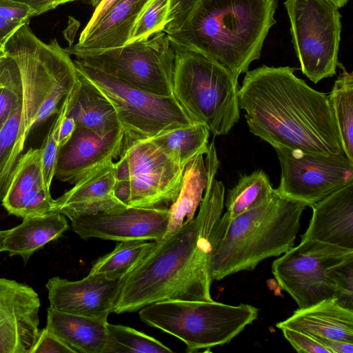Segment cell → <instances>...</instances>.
Here are the masks:
<instances>
[{"instance_id": "44dd1931", "label": "cell", "mask_w": 353, "mask_h": 353, "mask_svg": "<svg viewBox=\"0 0 353 353\" xmlns=\"http://www.w3.org/2000/svg\"><path fill=\"white\" fill-rule=\"evenodd\" d=\"M276 327L353 343V310L337 298L327 299L298 308L292 316L277 323Z\"/></svg>"}, {"instance_id": "ac0fdd59", "label": "cell", "mask_w": 353, "mask_h": 353, "mask_svg": "<svg viewBox=\"0 0 353 353\" xmlns=\"http://www.w3.org/2000/svg\"><path fill=\"white\" fill-rule=\"evenodd\" d=\"M116 167L113 161L96 168L59 198L54 199L52 212L70 221L125 206L115 194Z\"/></svg>"}, {"instance_id": "d4e9b609", "label": "cell", "mask_w": 353, "mask_h": 353, "mask_svg": "<svg viewBox=\"0 0 353 353\" xmlns=\"http://www.w3.org/2000/svg\"><path fill=\"white\" fill-rule=\"evenodd\" d=\"M77 73L79 81L71 94L66 115L72 117L77 126L101 135L120 128L113 105L92 84Z\"/></svg>"}, {"instance_id": "f35d334b", "label": "cell", "mask_w": 353, "mask_h": 353, "mask_svg": "<svg viewBox=\"0 0 353 353\" xmlns=\"http://www.w3.org/2000/svg\"><path fill=\"white\" fill-rule=\"evenodd\" d=\"M118 0H101V2L94 8V10L88 21L87 25L80 34L79 41L83 40L91 30L97 24V23L102 19L108 10Z\"/></svg>"}, {"instance_id": "7dc6e473", "label": "cell", "mask_w": 353, "mask_h": 353, "mask_svg": "<svg viewBox=\"0 0 353 353\" xmlns=\"http://www.w3.org/2000/svg\"><path fill=\"white\" fill-rule=\"evenodd\" d=\"M6 54V52H5V50H4L3 45L0 43V59H1L3 57H5Z\"/></svg>"}, {"instance_id": "2e32d148", "label": "cell", "mask_w": 353, "mask_h": 353, "mask_svg": "<svg viewBox=\"0 0 353 353\" xmlns=\"http://www.w3.org/2000/svg\"><path fill=\"white\" fill-rule=\"evenodd\" d=\"M123 279L103 274H88L83 279L69 281L59 276L48 280L50 307L63 312L108 319L114 312Z\"/></svg>"}, {"instance_id": "b9f144b4", "label": "cell", "mask_w": 353, "mask_h": 353, "mask_svg": "<svg viewBox=\"0 0 353 353\" xmlns=\"http://www.w3.org/2000/svg\"><path fill=\"white\" fill-rule=\"evenodd\" d=\"M25 23L9 21L0 16V43L4 45L13 33Z\"/></svg>"}, {"instance_id": "bcb514c9", "label": "cell", "mask_w": 353, "mask_h": 353, "mask_svg": "<svg viewBox=\"0 0 353 353\" xmlns=\"http://www.w3.org/2000/svg\"><path fill=\"white\" fill-rule=\"evenodd\" d=\"M77 1V0H56L54 3V8H56L59 5L64 4L65 3L71 2V1Z\"/></svg>"}, {"instance_id": "52a82bcc", "label": "cell", "mask_w": 353, "mask_h": 353, "mask_svg": "<svg viewBox=\"0 0 353 353\" xmlns=\"http://www.w3.org/2000/svg\"><path fill=\"white\" fill-rule=\"evenodd\" d=\"M272 272L299 308L332 298L352 302L353 249L301 241L273 261Z\"/></svg>"}, {"instance_id": "4dcf8cb0", "label": "cell", "mask_w": 353, "mask_h": 353, "mask_svg": "<svg viewBox=\"0 0 353 353\" xmlns=\"http://www.w3.org/2000/svg\"><path fill=\"white\" fill-rule=\"evenodd\" d=\"M108 337L103 353H172L159 341L132 327L108 323Z\"/></svg>"}, {"instance_id": "f6af8a7d", "label": "cell", "mask_w": 353, "mask_h": 353, "mask_svg": "<svg viewBox=\"0 0 353 353\" xmlns=\"http://www.w3.org/2000/svg\"><path fill=\"white\" fill-rule=\"evenodd\" d=\"M335 5L338 8L343 7L348 1V0H328Z\"/></svg>"}, {"instance_id": "ba28073f", "label": "cell", "mask_w": 353, "mask_h": 353, "mask_svg": "<svg viewBox=\"0 0 353 353\" xmlns=\"http://www.w3.org/2000/svg\"><path fill=\"white\" fill-rule=\"evenodd\" d=\"M139 311L142 321L181 340L188 352L229 343L258 317L259 308L210 301L167 300Z\"/></svg>"}, {"instance_id": "7a4b0ae2", "label": "cell", "mask_w": 353, "mask_h": 353, "mask_svg": "<svg viewBox=\"0 0 353 353\" xmlns=\"http://www.w3.org/2000/svg\"><path fill=\"white\" fill-rule=\"evenodd\" d=\"M296 70L262 65L245 72L238 96L250 132L274 148L343 152L327 94L298 78Z\"/></svg>"}, {"instance_id": "7c38bea8", "label": "cell", "mask_w": 353, "mask_h": 353, "mask_svg": "<svg viewBox=\"0 0 353 353\" xmlns=\"http://www.w3.org/2000/svg\"><path fill=\"white\" fill-rule=\"evenodd\" d=\"M114 163L116 181L128 186V206L170 208L177 199L184 169L151 139L124 141Z\"/></svg>"}, {"instance_id": "d590c367", "label": "cell", "mask_w": 353, "mask_h": 353, "mask_svg": "<svg viewBox=\"0 0 353 353\" xmlns=\"http://www.w3.org/2000/svg\"><path fill=\"white\" fill-rule=\"evenodd\" d=\"M283 336L299 353H329L312 336L290 328H281Z\"/></svg>"}, {"instance_id": "484cf974", "label": "cell", "mask_w": 353, "mask_h": 353, "mask_svg": "<svg viewBox=\"0 0 353 353\" xmlns=\"http://www.w3.org/2000/svg\"><path fill=\"white\" fill-rule=\"evenodd\" d=\"M204 155L199 154L185 167L179 194L170 207L168 232L176 230L194 217L208 183L209 171Z\"/></svg>"}, {"instance_id": "ffe728a7", "label": "cell", "mask_w": 353, "mask_h": 353, "mask_svg": "<svg viewBox=\"0 0 353 353\" xmlns=\"http://www.w3.org/2000/svg\"><path fill=\"white\" fill-rule=\"evenodd\" d=\"M311 208L312 216L301 241L317 240L353 249V183Z\"/></svg>"}, {"instance_id": "f546056e", "label": "cell", "mask_w": 353, "mask_h": 353, "mask_svg": "<svg viewBox=\"0 0 353 353\" xmlns=\"http://www.w3.org/2000/svg\"><path fill=\"white\" fill-rule=\"evenodd\" d=\"M119 242L111 252L93 265L89 274H103L110 279H123L151 249L154 241L134 239Z\"/></svg>"}, {"instance_id": "d6a6232c", "label": "cell", "mask_w": 353, "mask_h": 353, "mask_svg": "<svg viewBox=\"0 0 353 353\" xmlns=\"http://www.w3.org/2000/svg\"><path fill=\"white\" fill-rule=\"evenodd\" d=\"M22 99L23 88L18 67L14 59L6 54L0 59V128L22 103Z\"/></svg>"}, {"instance_id": "681fc988", "label": "cell", "mask_w": 353, "mask_h": 353, "mask_svg": "<svg viewBox=\"0 0 353 353\" xmlns=\"http://www.w3.org/2000/svg\"><path fill=\"white\" fill-rule=\"evenodd\" d=\"M50 1L51 3H52V6L53 9H54V2H55V1H56V0H50Z\"/></svg>"}, {"instance_id": "ab89813d", "label": "cell", "mask_w": 353, "mask_h": 353, "mask_svg": "<svg viewBox=\"0 0 353 353\" xmlns=\"http://www.w3.org/2000/svg\"><path fill=\"white\" fill-rule=\"evenodd\" d=\"M329 353H352L353 343L344 342L339 340L313 336Z\"/></svg>"}, {"instance_id": "9a60e30c", "label": "cell", "mask_w": 353, "mask_h": 353, "mask_svg": "<svg viewBox=\"0 0 353 353\" xmlns=\"http://www.w3.org/2000/svg\"><path fill=\"white\" fill-rule=\"evenodd\" d=\"M40 306L32 287L0 278V353H30L40 332Z\"/></svg>"}, {"instance_id": "8d00e7d4", "label": "cell", "mask_w": 353, "mask_h": 353, "mask_svg": "<svg viewBox=\"0 0 353 353\" xmlns=\"http://www.w3.org/2000/svg\"><path fill=\"white\" fill-rule=\"evenodd\" d=\"M30 353H74L46 327L40 330Z\"/></svg>"}, {"instance_id": "74e56055", "label": "cell", "mask_w": 353, "mask_h": 353, "mask_svg": "<svg viewBox=\"0 0 353 353\" xmlns=\"http://www.w3.org/2000/svg\"><path fill=\"white\" fill-rule=\"evenodd\" d=\"M0 16L11 21L26 23L34 17L26 4L14 0H0Z\"/></svg>"}, {"instance_id": "4316f807", "label": "cell", "mask_w": 353, "mask_h": 353, "mask_svg": "<svg viewBox=\"0 0 353 353\" xmlns=\"http://www.w3.org/2000/svg\"><path fill=\"white\" fill-rule=\"evenodd\" d=\"M209 136L210 131L204 125L195 123L165 132L150 139L185 169L196 156L207 154Z\"/></svg>"}, {"instance_id": "603a6c76", "label": "cell", "mask_w": 353, "mask_h": 353, "mask_svg": "<svg viewBox=\"0 0 353 353\" xmlns=\"http://www.w3.org/2000/svg\"><path fill=\"white\" fill-rule=\"evenodd\" d=\"M149 0H118L91 30L72 48L96 50L125 45L132 27Z\"/></svg>"}, {"instance_id": "ee69618b", "label": "cell", "mask_w": 353, "mask_h": 353, "mask_svg": "<svg viewBox=\"0 0 353 353\" xmlns=\"http://www.w3.org/2000/svg\"><path fill=\"white\" fill-rule=\"evenodd\" d=\"M7 230H0V252H3V242Z\"/></svg>"}, {"instance_id": "836d02e7", "label": "cell", "mask_w": 353, "mask_h": 353, "mask_svg": "<svg viewBox=\"0 0 353 353\" xmlns=\"http://www.w3.org/2000/svg\"><path fill=\"white\" fill-rule=\"evenodd\" d=\"M170 4L171 0H149L137 17L126 44L163 31L170 19Z\"/></svg>"}, {"instance_id": "9c48e42d", "label": "cell", "mask_w": 353, "mask_h": 353, "mask_svg": "<svg viewBox=\"0 0 353 353\" xmlns=\"http://www.w3.org/2000/svg\"><path fill=\"white\" fill-rule=\"evenodd\" d=\"M73 61L77 72L113 105L124 141L150 139L195 123L174 95L150 93L79 60Z\"/></svg>"}, {"instance_id": "f907efd6", "label": "cell", "mask_w": 353, "mask_h": 353, "mask_svg": "<svg viewBox=\"0 0 353 353\" xmlns=\"http://www.w3.org/2000/svg\"></svg>"}, {"instance_id": "277c9868", "label": "cell", "mask_w": 353, "mask_h": 353, "mask_svg": "<svg viewBox=\"0 0 353 353\" xmlns=\"http://www.w3.org/2000/svg\"><path fill=\"white\" fill-rule=\"evenodd\" d=\"M305 208L275 189L269 200L232 219L226 213L221 215L214 241L212 280L253 270L264 259L279 256L294 246Z\"/></svg>"}, {"instance_id": "c3c4849f", "label": "cell", "mask_w": 353, "mask_h": 353, "mask_svg": "<svg viewBox=\"0 0 353 353\" xmlns=\"http://www.w3.org/2000/svg\"><path fill=\"white\" fill-rule=\"evenodd\" d=\"M101 0H90L91 5L95 8L101 2Z\"/></svg>"}, {"instance_id": "e0dca14e", "label": "cell", "mask_w": 353, "mask_h": 353, "mask_svg": "<svg viewBox=\"0 0 353 353\" xmlns=\"http://www.w3.org/2000/svg\"><path fill=\"white\" fill-rule=\"evenodd\" d=\"M123 142L121 127L101 135L77 125L71 138L59 149L54 176L74 184L96 168L119 157Z\"/></svg>"}, {"instance_id": "6da1fadb", "label": "cell", "mask_w": 353, "mask_h": 353, "mask_svg": "<svg viewBox=\"0 0 353 353\" xmlns=\"http://www.w3.org/2000/svg\"><path fill=\"white\" fill-rule=\"evenodd\" d=\"M208 183L197 215L167 232L122 279L114 312L139 311L167 300L212 301L211 261L216 228L222 215L225 186L215 179L216 151L205 155Z\"/></svg>"}, {"instance_id": "30bf717a", "label": "cell", "mask_w": 353, "mask_h": 353, "mask_svg": "<svg viewBox=\"0 0 353 353\" xmlns=\"http://www.w3.org/2000/svg\"><path fill=\"white\" fill-rule=\"evenodd\" d=\"M75 59L138 88L161 96L173 94L174 50L163 31L121 47L86 50L65 48Z\"/></svg>"}, {"instance_id": "cb8c5ba5", "label": "cell", "mask_w": 353, "mask_h": 353, "mask_svg": "<svg viewBox=\"0 0 353 353\" xmlns=\"http://www.w3.org/2000/svg\"><path fill=\"white\" fill-rule=\"evenodd\" d=\"M69 228L65 216L58 212L23 219L19 225L7 230L3 251L20 256L24 263L38 250L59 238Z\"/></svg>"}, {"instance_id": "8fae6325", "label": "cell", "mask_w": 353, "mask_h": 353, "mask_svg": "<svg viewBox=\"0 0 353 353\" xmlns=\"http://www.w3.org/2000/svg\"><path fill=\"white\" fill-rule=\"evenodd\" d=\"M284 6L302 72L314 83L335 75L341 65L339 8L328 0H285Z\"/></svg>"}, {"instance_id": "60d3db41", "label": "cell", "mask_w": 353, "mask_h": 353, "mask_svg": "<svg viewBox=\"0 0 353 353\" xmlns=\"http://www.w3.org/2000/svg\"><path fill=\"white\" fill-rule=\"evenodd\" d=\"M77 127L74 119L65 115L63 118L59 133V143L60 148L64 145L71 138Z\"/></svg>"}, {"instance_id": "f1b7e54d", "label": "cell", "mask_w": 353, "mask_h": 353, "mask_svg": "<svg viewBox=\"0 0 353 353\" xmlns=\"http://www.w3.org/2000/svg\"><path fill=\"white\" fill-rule=\"evenodd\" d=\"M274 192L267 174L261 170L242 176L227 195L225 213L228 219H232L263 204Z\"/></svg>"}, {"instance_id": "8992f818", "label": "cell", "mask_w": 353, "mask_h": 353, "mask_svg": "<svg viewBox=\"0 0 353 353\" xmlns=\"http://www.w3.org/2000/svg\"><path fill=\"white\" fill-rule=\"evenodd\" d=\"M171 43L174 97L194 123L204 125L214 136L227 134L240 117L238 78L216 61Z\"/></svg>"}, {"instance_id": "83f0119b", "label": "cell", "mask_w": 353, "mask_h": 353, "mask_svg": "<svg viewBox=\"0 0 353 353\" xmlns=\"http://www.w3.org/2000/svg\"><path fill=\"white\" fill-rule=\"evenodd\" d=\"M342 69L327 94L339 134L342 150L353 163V74L341 63Z\"/></svg>"}, {"instance_id": "4fadbf2b", "label": "cell", "mask_w": 353, "mask_h": 353, "mask_svg": "<svg viewBox=\"0 0 353 353\" xmlns=\"http://www.w3.org/2000/svg\"><path fill=\"white\" fill-rule=\"evenodd\" d=\"M281 172L276 191L282 196L312 207L336 190L353 183V163L343 152L325 155L274 148Z\"/></svg>"}, {"instance_id": "1f68e13d", "label": "cell", "mask_w": 353, "mask_h": 353, "mask_svg": "<svg viewBox=\"0 0 353 353\" xmlns=\"http://www.w3.org/2000/svg\"><path fill=\"white\" fill-rule=\"evenodd\" d=\"M22 103L0 128V203L8 189L22 150L17 145L21 120Z\"/></svg>"}, {"instance_id": "3957f363", "label": "cell", "mask_w": 353, "mask_h": 353, "mask_svg": "<svg viewBox=\"0 0 353 353\" xmlns=\"http://www.w3.org/2000/svg\"><path fill=\"white\" fill-rule=\"evenodd\" d=\"M276 7V0H171L163 31L239 78L260 58Z\"/></svg>"}, {"instance_id": "5b68a950", "label": "cell", "mask_w": 353, "mask_h": 353, "mask_svg": "<svg viewBox=\"0 0 353 353\" xmlns=\"http://www.w3.org/2000/svg\"><path fill=\"white\" fill-rule=\"evenodd\" d=\"M15 61L23 88L21 120L17 143L23 148L27 137L37 125L57 114L74 90L77 70L70 55L57 39L44 43L26 23L3 45Z\"/></svg>"}, {"instance_id": "7bdbcfd3", "label": "cell", "mask_w": 353, "mask_h": 353, "mask_svg": "<svg viewBox=\"0 0 353 353\" xmlns=\"http://www.w3.org/2000/svg\"><path fill=\"white\" fill-rule=\"evenodd\" d=\"M28 5L34 12V15L37 16L42 13L52 10V6L50 0H14Z\"/></svg>"}, {"instance_id": "7402d4cb", "label": "cell", "mask_w": 353, "mask_h": 353, "mask_svg": "<svg viewBox=\"0 0 353 353\" xmlns=\"http://www.w3.org/2000/svg\"><path fill=\"white\" fill-rule=\"evenodd\" d=\"M108 319L73 314L48 307L46 327L74 353H103Z\"/></svg>"}, {"instance_id": "d6986e66", "label": "cell", "mask_w": 353, "mask_h": 353, "mask_svg": "<svg viewBox=\"0 0 353 353\" xmlns=\"http://www.w3.org/2000/svg\"><path fill=\"white\" fill-rule=\"evenodd\" d=\"M54 199L44 183L41 149L21 156L1 202L10 214L25 219L52 211Z\"/></svg>"}, {"instance_id": "e575fe53", "label": "cell", "mask_w": 353, "mask_h": 353, "mask_svg": "<svg viewBox=\"0 0 353 353\" xmlns=\"http://www.w3.org/2000/svg\"><path fill=\"white\" fill-rule=\"evenodd\" d=\"M72 92L64 100L62 108L57 114V117L46 135L43 144L40 148L41 151L43 179L46 188L49 190H50L51 183L54 176L60 149L59 143V129L61 122L66 115Z\"/></svg>"}, {"instance_id": "5bb4252c", "label": "cell", "mask_w": 353, "mask_h": 353, "mask_svg": "<svg viewBox=\"0 0 353 353\" xmlns=\"http://www.w3.org/2000/svg\"><path fill=\"white\" fill-rule=\"evenodd\" d=\"M170 218V208L125 205L78 216L71 220V226L73 231L83 239L158 241L168 232Z\"/></svg>"}]
</instances>
